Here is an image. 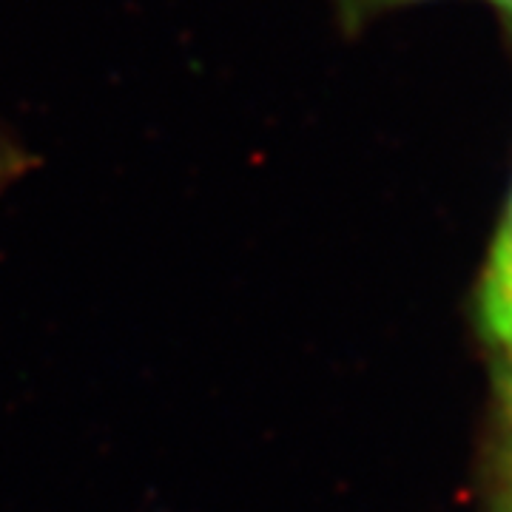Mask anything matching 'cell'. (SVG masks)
I'll return each instance as SVG.
<instances>
[{
    "instance_id": "5b68a950",
    "label": "cell",
    "mask_w": 512,
    "mask_h": 512,
    "mask_svg": "<svg viewBox=\"0 0 512 512\" xmlns=\"http://www.w3.org/2000/svg\"><path fill=\"white\" fill-rule=\"evenodd\" d=\"M498 512H512V478H510V484H507V490H504V495H501Z\"/></svg>"
},
{
    "instance_id": "3957f363",
    "label": "cell",
    "mask_w": 512,
    "mask_h": 512,
    "mask_svg": "<svg viewBox=\"0 0 512 512\" xmlns=\"http://www.w3.org/2000/svg\"><path fill=\"white\" fill-rule=\"evenodd\" d=\"M498 393H501V427H504L507 453H510V464H512V350H504L501 379H498Z\"/></svg>"
},
{
    "instance_id": "7a4b0ae2",
    "label": "cell",
    "mask_w": 512,
    "mask_h": 512,
    "mask_svg": "<svg viewBox=\"0 0 512 512\" xmlns=\"http://www.w3.org/2000/svg\"><path fill=\"white\" fill-rule=\"evenodd\" d=\"M336 3H339V12H342L345 23H367V20L387 15V12L430 3V0H336Z\"/></svg>"
},
{
    "instance_id": "6da1fadb",
    "label": "cell",
    "mask_w": 512,
    "mask_h": 512,
    "mask_svg": "<svg viewBox=\"0 0 512 512\" xmlns=\"http://www.w3.org/2000/svg\"><path fill=\"white\" fill-rule=\"evenodd\" d=\"M478 296L484 330L501 350H512V188L487 254Z\"/></svg>"
},
{
    "instance_id": "277c9868",
    "label": "cell",
    "mask_w": 512,
    "mask_h": 512,
    "mask_svg": "<svg viewBox=\"0 0 512 512\" xmlns=\"http://www.w3.org/2000/svg\"><path fill=\"white\" fill-rule=\"evenodd\" d=\"M493 6V12L498 15V20L504 23V29L512 35V0H487Z\"/></svg>"
}]
</instances>
